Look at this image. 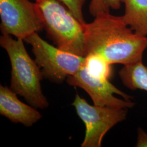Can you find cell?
I'll return each mask as SVG.
<instances>
[{
	"label": "cell",
	"mask_w": 147,
	"mask_h": 147,
	"mask_svg": "<svg viewBox=\"0 0 147 147\" xmlns=\"http://www.w3.org/2000/svg\"><path fill=\"white\" fill-rule=\"evenodd\" d=\"M86 56L99 55L111 64L123 65L142 61L147 49V37L136 34L122 16L100 14L84 25Z\"/></svg>",
	"instance_id": "6da1fadb"
},
{
	"label": "cell",
	"mask_w": 147,
	"mask_h": 147,
	"mask_svg": "<svg viewBox=\"0 0 147 147\" xmlns=\"http://www.w3.org/2000/svg\"><path fill=\"white\" fill-rule=\"evenodd\" d=\"M23 41L14 39L10 35L0 37V45L8 53L11 62L10 88L24 97L32 106L45 109L49 103L42 90L41 69L27 52Z\"/></svg>",
	"instance_id": "7a4b0ae2"
},
{
	"label": "cell",
	"mask_w": 147,
	"mask_h": 147,
	"mask_svg": "<svg viewBox=\"0 0 147 147\" xmlns=\"http://www.w3.org/2000/svg\"><path fill=\"white\" fill-rule=\"evenodd\" d=\"M35 2L44 28L57 47L85 57V24L59 0H38Z\"/></svg>",
	"instance_id": "3957f363"
},
{
	"label": "cell",
	"mask_w": 147,
	"mask_h": 147,
	"mask_svg": "<svg viewBox=\"0 0 147 147\" xmlns=\"http://www.w3.org/2000/svg\"><path fill=\"white\" fill-rule=\"evenodd\" d=\"M24 40L31 45L35 61L41 69L43 77L52 82L62 83L84 65V57L53 47L38 33L32 34Z\"/></svg>",
	"instance_id": "277c9868"
},
{
	"label": "cell",
	"mask_w": 147,
	"mask_h": 147,
	"mask_svg": "<svg viewBox=\"0 0 147 147\" xmlns=\"http://www.w3.org/2000/svg\"><path fill=\"white\" fill-rule=\"evenodd\" d=\"M72 105L86 126L81 147H100L106 134L117 124L126 119L127 110L90 105L78 94Z\"/></svg>",
	"instance_id": "5b68a950"
},
{
	"label": "cell",
	"mask_w": 147,
	"mask_h": 147,
	"mask_svg": "<svg viewBox=\"0 0 147 147\" xmlns=\"http://www.w3.org/2000/svg\"><path fill=\"white\" fill-rule=\"evenodd\" d=\"M0 18L2 34L24 40L44 28L36 2L29 0H0Z\"/></svg>",
	"instance_id": "8992f818"
},
{
	"label": "cell",
	"mask_w": 147,
	"mask_h": 147,
	"mask_svg": "<svg viewBox=\"0 0 147 147\" xmlns=\"http://www.w3.org/2000/svg\"><path fill=\"white\" fill-rule=\"evenodd\" d=\"M67 82L70 86L84 90L92 98L94 105L127 109L135 105L131 100L132 96L117 88L109 80L92 75L84 65L78 73L68 76Z\"/></svg>",
	"instance_id": "52a82bcc"
},
{
	"label": "cell",
	"mask_w": 147,
	"mask_h": 147,
	"mask_svg": "<svg viewBox=\"0 0 147 147\" xmlns=\"http://www.w3.org/2000/svg\"><path fill=\"white\" fill-rule=\"evenodd\" d=\"M16 94L7 86H0V114L16 124L31 127L42 115L33 107L18 99Z\"/></svg>",
	"instance_id": "ba28073f"
},
{
	"label": "cell",
	"mask_w": 147,
	"mask_h": 147,
	"mask_svg": "<svg viewBox=\"0 0 147 147\" xmlns=\"http://www.w3.org/2000/svg\"><path fill=\"white\" fill-rule=\"evenodd\" d=\"M125 6L123 19L136 34L147 37V0H121Z\"/></svg>",
	"instance_id": "9c48e42d"
},
{
	"label": "cell",
	"mask_w": 147,
	"mask_h": 147,
	"mask_svg": "<svg viewBox=\"0 0 147 147\" xmlns=\"http://www.w3.org/2000/svg\"><path fill=\"white\" fill-rule=\"evenodd\" d=\"M119 76L128 89L147 92V66L143 61L124 65L119 71Z\"/></svg>",
	"instance_id": "30bf717a"
},
{
	"label": "cell",
	"mask_w": 147,
	"mask_h": 147,
	"mask_svg": "<svg viewBox=\"0 0 147 147\" xmlns=\"http://www.w3.org/2000/svg\"><path fill=\"white\" fill-rule=\"evenodd\" d=\"M112 65L99 55L89 54L85 57L84 67L90 74L100 79H110Z\"/></svg>",
	"instance_id": "8fae6325"
},
{
	"label": "cell",
	"mask_w": 147,
	"mask_h": 147,
	"mask_svg": "<svg viewBox=\"0 0 147 147\" xmlns=\"http://www.w3.org/2000/svg\"><path fill=\"white\" fill-rule=\"evenodd\" d=\"M121 0H91L89 11L93 16L110 13L111 9H119L121 4Z\"/></svg>",
	"instance_id": "7c38bea8"
},
{
	"label": "cell",
	"mask_w": 147,
	"mask_h": 147,
	"mask_svg": "<svg viewBox=\"0 0 147 147\" xmlns=\"http://www.w3.org/2000/svg\"><path fill=\"white\" fill-rule=\"evenodd\" d=\"M82 24H86L82 8L86 0H59Z\"/></svg>",
	"instance_id": "4fadbf2b"
},
{
	"label": "cell",
	"mask_w": 147,
	"mask_h": 147,
	"mask_svg": "<svg viewBox=\"0 0 147 147\" xmlns=\"http://www.w3.org/2000/svg\"><path fill=\"white\" fill-rule=\"evenodd\" d=\"M137 136L136 146L137 147H147V132L141 127L137 129Z\"/></svg>",
	"instance_id": "5bb4252c"
},
{
	"label": "cell",
	"mask_w": 147,
	"mask_h": 147,
	"mask_svg": "<svg viewBox=\"0 0 147 147\" xmlns=\"http://www.w3.org/2000/svg\"><path fill=\"white\" fill-rule=\"evenodd\" d=\"M38 0H35V1H38Z\"/></svg>",
	"instance_id": "9a60e30c"
}]
</instances>
